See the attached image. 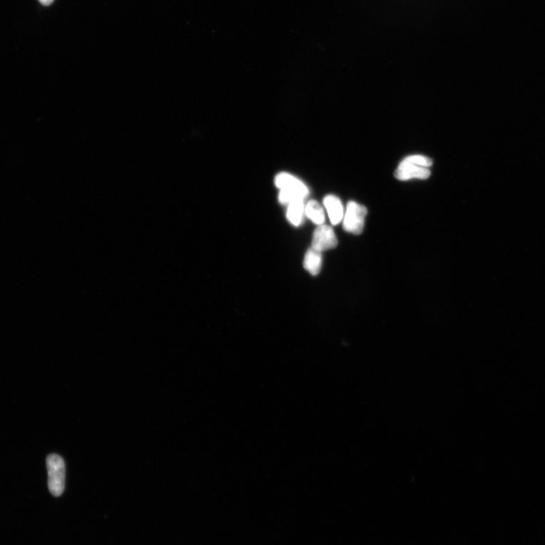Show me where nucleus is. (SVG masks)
<instances>
[{"instance_id":"1","label":"nucleus","mask_w":545,"mask_h":545,"mask_svg":"<svg viewBox=\"0 0 545 545\" xmlns=\"http://www.w3.org/2000/svg\"><path fill=\"white\" fill-rule=\"evenodd\" d=\"M48 487L56 497L63 493L66 486V464L63 457L51 454L46 458Z\"/></svg>"},{"instance_id":"2","label":"nucleus","mask_w":545,"mask_h":545,"mask_svg":"<svg viewBox=\"0 0 545 545\" xmlns=\"http://www.w3.org/2000/svg\"><path fill=\"white\" fill-rule=\"evenodd\" d=\"M367 214V210L365 206L353 201L350 202L343 218L344 230L355 235L361 234Z\"/></svg>"},{"instance_id":"3","label":"nucleus","mask_w":545,"mask_h":545,"mask_svg":"<svg viewBox=\"0 0 545 545\" xmlns=\"http://www.w3.org/2000/svg\"><path fill=\"white\" fill-rule=\"evenodd\" d=\"M338 240L332 228L328 225H321L313 234L312 249L323 253L336 248Z\"/></svg>"},{"instance_id":"4","label":"nucleus","mask_w":545,"mask_h":545,"mask_svg":"<svg viewBox=\"0 0 545 545\" xmlns=\"http://www.w3.org/2000/svg\"><path fill=\"white\" fill-rule=\"evenodd\" d=\"M431 172L428 168L423 167L404 158L395 170L394 176L399 180L412 179L426 180L429 178Z\"/></svg>"},{"instance_id":"5","label":"nucleus","mask_w":545,"mask_h":545,"mask_svg":"<svg viewBox=\"0 0 545 545\" xmlns=\"http://www.w3.org/2000/svg\"><path fill=\"white\" fill-rule=\"evenodd\" d=\"M275 184L280 190H290L299 193L303 199H305L309 193L306 185L288 173L282 172L279 173L275 178Z\"/></svg>"},{"instance_id":"6","label":"nucleus","mask_w":545,"mask_h":545,"mask_svg":"<svg viewBox=\"0 0 545 545\" xmlns=\"http://www.w3.org/2000/svg\"><path fill=\"white\" fill-rule=\"evenodd\" d=\"M324 205L332 225H337L343 220L344 208L338 197L329 195L325 198Z\"/></svg>"},{"instance_id":"7","label":"nucleus","mask_w":545,"mask_h":545,"mask_svg":"<svg viewBox=\"0 0 545 545\" xmlns=\"http://www.w3.org/2000/svg\"><path fill=\"white\" fill-rule=\"evenodd\" d=\"M322 266L321 253L312 249H309L305 256L304 268L313 276L319 274Z\"/></svg>"},{"instance_id":"8","label":"nucleus","mask_w":545,"mask_h":545,"mask_svg":"<svg viewBox=\"0 0 545 545\" xmlns=\"http://www.w3.org/2000/svg\"><path fill=\"white\" fill-rule=\"evenodd\" d=\"M305 214L317 225H324L325 214L324 208L315 200L309 201L305 206Z\"/></svg>"},{"instance_id":"9","label":"nucleus","mask_w":545,"mask_h":545,"mask_svg":"<svg viewBox=\"0 0 545 545\" xmlns=\"http://www.w3.org/2000/svg\"><path fill=\"white\" fill-rule=\"evenodd\" d=\"M305 206L303 200H296L289 205L287 217L292 225H301L305 215Z\"/></svg>"},{"instance_id":"10","label":"nucleus","mask_w":545,"mask_h":545,"mask_svg":"<svg viewBox=\"0 0 545 545\" xmlns=\"http://www.w3.org/2000/svg\"><path fill=\"white\" fill-rule=\"evenodd\" d=\"M405 158L408 160L409 162H412L417 165L426 167L428 168L432 165V160L424 156L414 155V156H408Z\"/></svg>"},{"instance_id":"11","label":"nucleus","mask_w":545,"mask_h":545,"mask_svg":"<svg viewBox=\"0 0 545 545\" xmlns=\"http://www.w3.org/2000/svg\"><path fill=\"white\" fill-rule=\"evenodd\" d=\"M39 1L42 5L49 6L54 3V0H39Z\"/></svg>"}]
</instances>
